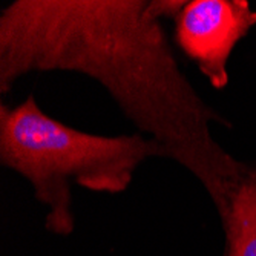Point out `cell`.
Wrapping results in <instances>:
<instances>
[{"label": "cell", "instance_id": "1", "mask_svg": "<svg viewBox=\"0 0 256 256\" xmlns=\"http://www.w3.org/2000/svg\"><path fill=\"white\" fill-rule=\"evenodd\" d=\"M186 4L17 0L0 14V92L38 71L97 80L166 156L200 180L221 214L246 168L214 140L216 114L180 71L160 23Z\"/></svg>", "mask_w": 256, "mask_h": 256}, {"label": "cell", "instance_id": "2", "mask_svg": "<svg viewBox=\"0 0 256 256\" xmlns=\"http://www.w3.org/2000/svg\"><path fill=\"white\" fill-rule=\"evenodd\" d=\"M150 156H166L155 140L80 132L43 114L32 94L16 108L0 106V161L32 184L36 198L50 208L46 228L56 235L74 230L69 181L89 190L120 194Z\"/></svg>", "mask_w": 256, "mask_h": 256}, {"label": "cell", "instance_id": "3", "mask_svg": "<svg viewBox=\"0 0 256 256\" xmlns=\"http://www.w3.org/2000/svg\"><path fill=\"white\" fill-rule=\"evenodd\" d=\"M256 23V12L238 0H194L176 16V40L215 88L228 82L227 60Z\"/></svg>", "mask_w": 256, "mask_h": 256}, {"label": "cell", "instance_id": "4", "mask_svg": "<svg viewBox=\"0 0 256 256\" xmlns=\"http://www.w3.org/2000/svg\"><path fill=\"white\" fill-rule=\"evenodd\" d=\"M220 216L227 235V256H256V172L244 170Z\"/></svg>", "mask_w": 256, "mask_h": 256}]
</instances>
